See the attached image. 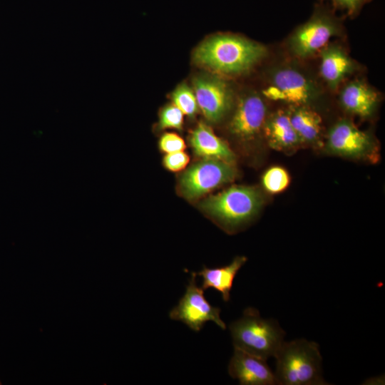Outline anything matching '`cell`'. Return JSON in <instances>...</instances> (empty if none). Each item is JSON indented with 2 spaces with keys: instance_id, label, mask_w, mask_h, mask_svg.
<instances>
[{
  "instance_id": "9a60e30c",
  "label": "cell",
  "mask_w": 385,
  "mask_h": 385,
  "mask_svg": "<svg viewBox=\"0 0 385 385\" xmlns=\"http://www.w3.org/2000/svg\"><path fill=\"white\" fill-rule=\"evenodd\" d=\"M339 100L347 112L365 118L374 113L379 98L377 93L366 83L356 80L344 86Z\"/></svg>"
},
{
  "instance_id": "ac0fdd59",
  "label": "cell",
  "mask_w": 385,
  "mask_h": 385,
  "mask_svg": "<svg viewBox=\"0 0 385 385\" xmlns=\"http://www.w3.org/2000/svg\"><path fill=\"white\" fill-rule=\"evenodd\" d=\"M288 113L291 123L302 143H315L319 140L322 119L318 113L304 106H292Z\"/></svg>"
},
{
  "instance_id": "cb8c5ba5",
  "label": "cell",
  "mask_w": 385,
  "mask_h": 385,
  "mask_svg": "<svg viewBox=\"0 0 385 385\" xmlns=\"http://www.w3.org/2000/svg\"><path fill=\"white\" fill-rule=\"evenodd\" d=\"M336 8L346 11L350 16L356 14L370 0H331Z\"/></svg>"
},
{
  "instance_id": "44dd1931",
  "label": "cell",
  "mask_w": 385,
  "mask_h": 385,
  "mask_svg": "<svg viewBox=\"0 0 385 385\" xmlns=\"http://www.w3.org/2000/svg\"><path fill=\"white\" fill-rule=\"evenodd\" d=\"M183 112L174 104L166 106L160 113L158 128L181 130L183 125Z\"/></svg>"
},
{
  "instance_id": "ba28073f",
  "label": "cell",
  "mask_w": 385,
  "mask_h": 385,
  "mask_svg": "<svg viewBox=\"0 0 385 385\" xmlns=\"http://www.w3.org/2000/svg\"><path fill=\"white\" fill-rule=\"evenodd\" d=\"M197 273L192 272L184 295L170 312V318L181 321L195 332H199L208 321H212L222 329L225 322L220 317V309L212 306L205 299L204 289L196 283Z\"/></svg>"
},
{
  "instance_id": "8fae6325",
  "label": "cell",
  "mask_w": 385,
  "mask_h": 385,
  "mask_svg": "<svg viewBox=\"0 0 385 385\" xmlns=\"http://www.w3.org/2000/svg\"><path fill=\"white\" fill-rule=\"evenodd\" d=\"M267 118V108L263 99L257 94L242 97L230 122V131L235 136L250 140L263 128Z\"/></svg>"
},
{
  "instance_id": "d4e9b609",
  "label": "cell",
  "mask_w": 385,
  "mask_h": 385,
  "mask_svg": "<svg viewBox=\"0 0 385 385\" xmlns=\"http://www.w3.org/2000/svg\"><path fill=\"white\" fill-rule=\"evenodd\" d=\"M1 384V381H0V385Z\"/></svg>"
},
{
  "instance_id": "7402d4cb",
  "label": "cell",
  "mask_w": 385,
  "mask_h": 385,
  "mask_svg": "<svg viewBox=\"0 0 385 385\" xmlns=\"http://www.w3.org/2000/svg\"><path fill=\"white\" fill-rule=\"evenodd\" d=\"M159 148L163 152L170 153L183 151L185 148V143L178 135L174 133H166L160 138Z\"/></svg>"
},
{
  "instance_id": "5b68a950",
  "label": "cell",
  "mask_w": 385,
  "mask_h": 385,
  "mask_svg": "<svg viewBox=\"0 0 385 385\" xmlns=\"http://www.w3.org/2000/svg\"><path fill=\"white\" fill-rule=\"evenodd\" d=\"M340 31V24L334 14L327 7L318 5L311 18L289 37V50L298 58H309L319 53Z\"/></svg>"
},
{
  "instance_id": "6da1fadb",
  "label": "cell",
  "mask_w": 385,
  "mask_h": 385,
  "mask_svg": "<svg viewBox=\"0 0 385 385\" xmlns=\"http://www.w3.org/2000/svg\"><path fill=\"white\" fill-rule=\"evenodd\" d=\"M266 48L257 42L232 35H217L195 51L196 63L225 75H238L251 70L267 55Z\"/></svg>"
},
{
  "instance_id": "4fadbf2b",
  "label": "cell",
  "mask_w": 385,
  "mask_h": 385,
  "mask_svg": "<svg viewBox=\"0 0 385 385\" xmlns=\"http://www.w3.org/2000/svg\"><path fill=\"white\" fill-rule=\"evenodd\" d=\"M319 53L321 76L331 90H336L354 71L356 64L342 47L335 44H327Z\"/></svg>"
},
{
  "instance_id": "d6986e66",
  "label": "cell",
  "mask_w": 385,
  "mask_h": 385,
  "mask_svg": "<svg viewBox=\"0 0 385 385\" xmlns=\"http://www.w3.org/2000/svg\"><path fill=\"white\" fill-rule=\"evenodd\" d=\"M262 181L264 188L268 192L276 194L284 191L288 187L290 178L284 168L273 166L265 171Z\"/></svg>"
},
{
  "instance_id": "9c48e42d",
  "label": "cell",
  "mask_w": 385,
  "mask_h": 385,
  "mask_svg": "<svg viewBox=\"0 0 385 385\" xmlns=\"http://www.w3.org/2000/svg\"><path fill=\"white\" fill-rule=\"evenodd\" d=\"M193 89L197 106L207 120L218 122L230 109L232 92L222 79L199 76L193 81Z\"/></svg>"
},
{
  "instance_id": "3957f363",
  "label": "cell",
  "mask_w": 385,
  "mask_h": 385,
  "mask_svg": "<svg viewBox=\"0 0 385 385\" xmlns=\"http://www.w3.org/2000/svg\"><path fill=\"white\" fill-rule=\"evenodd\" d=\"M233 345L264 359L274 357L285 333L278 323L261 317L257 309L248 307L242 317L230 325Z\"/></svg>"
},
{
  "instance_id": "7c38bea8",
  "label": "cell",
  "mask_w": 385,
  "mask_h": 385,
  "mask_svg": "<svg viewBox=\"0 0 385 385\" xmlns=\"http://www.w3.org/2000/svg\"><path fill=\"white\" fill-rule=\"evenodd\" d=\"M266 359L235 348L228 365V373L244 385L277 384L274 373Z\"/></svg>"
},
{
  "instance_id": "30bf717a",
  "label": "cell",
  "mask_w": 385,
  "mask_h": 385,
  "mask_svg": "<svg viewBox=\"0 0 385 385\" xmlns=\"http://www.w3.org/2000/svg\"><path fill=\"white\" fill-rule=\"evenodd\" d=\"M327 148L339 155L360 158L371 153L374 142L369 134L359 129L351 122L342 120L329 130Z\"/></svg>"
},
{
  "instance_id": "7a4b0ae2",
  "label": "cell",
  "mask_w": 385,
  "mask_h": 385,
  "mask_svg": "<svg viewBox=\"0 0 385 385\" xmlns=\"http://www.w3.org/2000/svg\"><path fill=\"white\" fill-rule=\"evenodd\" d=\"M274 376L277 384H326L322 376L319 345L305 339L284 342L277 352Z\"/></svg>"
},
{
  "instance_id": "52a82bcc",
  "label": "cell",
  "mask_w": 385,
  "mask_h": 385,
  "mask_svg": "<svg viewBox=\"0 0 385 385\" xmlns=\"http://www.w3.org/2000/svg\"><path fill=\"white\" fill-rule=\"evenodd\" d=\"M236 175L232 163L212 158H204L185 170L179 181L181 193L190 200L232 181Z\"/></svg>"
},
{
  "instance_id": "277c9868",
  "label": "cell",
  "mask_w": 385,
  "mask_h": 385,
  "mask_svg": "<svg viewBox=\"0 0 385 385\" xmlns=\"http://www.w3.org/2000/svg\"><path fill=\"white\" fill-rule=\"evenodd\" d=\"M262 202L260 193L255 188L232 186L204 200L201 207L230 229L249 220Z\"/></svg>"
},
{
  "instance_id": "5bb4252c",
  "label": "cell",
  "mask_w": 385,
  "mask_h": 385,
  "mask_svg": "<svg viewBox=\"0 0 385 385\" xmlns=\"http://www.w3.org/2000/svg\"><path fill=\"white\" fill-rule=\"evenodd\" d=\"M263 130L271 148L278 150H290L302 141L294 129L288 111L279 110L265 120Z\"/></svg>"
},
{
  "instance_id": "603a6c76",
  "label": "cell",
  "mask_w": 385,
  "mask_h": 385,
  "mask_svg": "<svg viewBox=\"0 0 385 385\" xmlns=\"http://www.w3.org/2000/svg\"><path fill=\"white\" fill-rule=\"evenodd\" d=\"M189 156L183 151L167 153L163 158L165 167L170 171L177 172L185 168Z\"/></svg>"
},
{
  "instance_id": "8992f818",
  "label": "cell",
  "mask_w": 385,
  "mask_h": 385,
  "mask_svg": "<svg viewBox=\"0 0 385 385\" xmlns=\"http://www.w3.org/2000/svg\"><path fill=\"white\" fill-rule=\"evenodd\" d=\"M264 96L291 106H308L319 95L317 84L299 70L289 66L272 69Z\"/></svg>"
},
{
  "instance_id": "e0dca14e",
  "label": "cell",
  "mask_w": 385,
  "mask_h": 385,
  "mask_svg": "<svg viewBox=\"0 0 385 385\" xmlns=\"http://www.w3.org/2000/svg\"><path fill=\"white\" fill-rule=\"evenodd\" d=\"M244 256L236 257L232 262L226 266L215 268L203 269L197 273L202 277V288L205 290L213 288L222 294V299L228 302L230 298V291L235 277L247 261Z\"/></svg>"
},
{
  "instance_id": "ffe728a7",
  "label": "cell",
  "mask_w": 385,
  "mask_h": 385,
  "mask_svg": "<svg viewBox=\"0 0 385 385\" xmlns=\"http://www.w3.org/2000/svg\"><path fill=\"white\" fill-rule=\"evenodd\" d=\"M173 104L183 114L193 116L197 111V103L195 93L185 84L178 86L172 94Z\"/></svg>"
},
{
  "instance_id": "2e32d148",
  "label": "cell",
  "mask_w": 385,
  "mask_h": 385,
  "mask_svg": "<svg viewBox=\"0 0 385 385\" xmlns=\"http://www.w3.org/2000/svg\"><path fill=\"white\" fill-rule=\"evenodd\" d=\"M190 143L194 153L203 158L217 159L232 164L235 159L227 144L204 123H200L191 132Z\"/></svg>"
}]
</instances>
